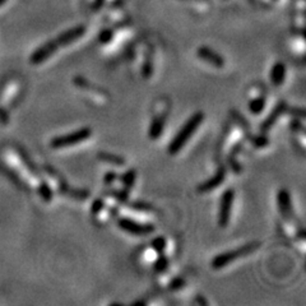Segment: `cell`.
I'll use <instances>...</instances> for the list:
<instances>
[{
  "instance_id": "cell-26",
  "label": "cell",
  "mask_w": 306,
  "mask_h": 306,
  "mask_svg": "<svg viewBox=\"0 0 306 306\" xmlns=\"http://www.w3.org/2000/svg\"><path fill=\"white\" fill-rule=\"evenodd\" d=\"M72 197L77 199H86L88 197V192H85V190H72Z\"/></svg>"
},
{
  "instance_id": "cell-13",
  "label": "cell",
  "mask_w": 306,
  "mask_h": 306,
  "mask_svg": "<svg viewBox=\"0 0 306 306\" xmlns=\"http://www.w3.org/2000/svg\"><path fill=\"white\" fill-rule=\"evenodd\" d=\"M165 129V116H154L150 125L148 135L151 139H158Z\"/></svg>"
},
{
  "instance_id": "cell-18",
  "label": "cell",
  "mask_w": 306,
  "mask_h": 306,
  "mask_svg": "<svg viewBox=\"0 0 306 306\" xmlns=\"http://www.w3.org/2000/svg\"><path fill=\"white\" fill-rule=\"evenodd\" d=\"M167 267H169V259L163 254H160L158 259L154 263V268H156L157 272H165L167 269Z\"/></svg>"
},
{
  "instance_id": "cell-22",
  "label": "cell",
  "mask_w": 306,
  "mask_h": 306,
  "mask_svg": "<svg viewBox=\"0 0 306 306\" xmlns=\"http://www.w3.org/2000/svg\"><path fill=\"white\" fill-rule=\"evenodd\" d=\"M40 193H41V197H43V198L45 199L46 202H49L50 199H52L51 189H50L49 186L46 185V184H43V186H41V189H40Z\"/></svg>"
},
{
  "instance_id": "cell-25",
  "label": "cell",
  "mask_w": 306,
  "mask_h": 306,
  "mask_svg": "<svg viewBox=\"0 0 306 306\" xmlns=\"http://www.w3.org/2000/svg\"><path fill=\"white\" fill-rule=\"evenodd\" d=\"M114 197L119 199L120 202H125L128 199V192L127 190H115Z\"/></svg>"
},
{
  "instance_id": "cell-21",
  "label": "cell",
  "mask_w": 306,
  "mask_h": 306,
  "mask_svg": "<svg viewBox=\"0 0 306 306\" xmlns=\"http://www.w3.org/2000/svg\"><path fill=\"white\" fill-rule=\"evenodd\" d=\"M104 207H105V203L102 202V199H96L91 207V212L93 213V215H98L100 212H102Z\"/></svg>"
},
{
  "instance_id": "cell-28",
  "label": "cell",
  "mask_w": 306,
  "mask_h": 306,
  "mask_svg": "<svg viewBox=\"0 0 306 306\" xmlns=\"http://www.w3.org/2000/svg\"><path fill=\"white\" fill-rule=\"evenodd\" d=\"M262 1H270V0H262Z\"/></svg>"
},
{
  "instance_id": "cell-17",
  "label": "cell",
  "mask_w": 306,
  "mask_h": 306,
  "mask_svg": "<svg viewBox=\"0 0 306 306\" xmlns=\"http://www.w3.org/2000/svg\"><path fill=\"white\" fill-rule=\"evenodd\" d=\"M112 40H114V31H112V29H104V31L100 33V36H98V41L101 44H104V45L110 44Z\"/></svg>"
},
{
  "instance_id": "cell-12",
  "label": "cell",
  "mask_w": 306,
  "mask_h": 306,
  "mask_svg": "<svg viewBox=\"0 0 306 306\" xmlns=\"http://www.w3.org/2000/svg\"><path fill=\"white\" fill-rule=\"evenodd\" d=\"M286 72L287 68L282 62L276 63L273 66H272V70H270V81L273 83V86H281L284 82L286 78Z\"/></svg>"
},
{
  "instance_id": "cell-20",
  "label": "cell",
  "mask_w": 306,
  "mask_h": 306,
  "mask_svg": "<svg viewBox=\"0 0 306 306\" xmlns=\"http://www.w3.org/2000/svg\"><path fill=\"white\" fill-rule=\"evenodd\" d=\"M268 138L265 135H257V137L253 138V144H254L257 148H262V147H265L268 144Z\"/></svg>"
},
{
  "instance_id": "cell-24",
  "label": "cell",
  "mask_w": 306,
  "mask_h": 306,
  "mask_svg": "<svg viewBox=\"0 0 306 306\" xmlns=\"http://www.w3.org/2000/svg\"><path fill=\"white\" fill-rule=\"evenodd\" d=\"M182 286H184V281H182L181 278H175V280H174L173 282L170 284L169 288L170 290L176 291V290H179V288H181Z\"/></svg>"
},
{
  "instance_id": "cell-15",
  "label": "cell",
  "mask_w": 306,
  "mask_h": 306,
  "mask_svg": "<svg viewBox=\"0 0 306 306\" xmlns=\"http://www.w3.org/2000/svg\"><path fill=\"white\" fill-rule=\"evenodd\" d=\"M98 158L105 162L110 163V165H115V166H123L125 165L124 158L116 156V154H112V153H106V152H100L98 153Z\"/></svg>"
},
{
  "instance_id": "cell-10",
  "label": "cell",
  "mask_w": 306,
  "mask_h": 306,
  "mask_svg": "<svg viewBox=\"0 0 306 306\" xmlns=\"http://www.w3.org/2000/svg\"><path fill=\"white\" fill-rule=\"evenodd\" d=\"M278 205H280V211L284 216V219H290L291 215H292V205H291V197L288 190H280V193H278Z\"/></svg>"
},
{
  "instance_id": "cell-2",
  "label": "cell",
  "mask_w": 306,
  "mask_h": 306,
  "mask_svg": "<svg viewBox=\"0 0 306 306\" xmlns=\"http://www.w3.org/2000/svg\"><path fill=\"white\" fill-rule=\"evenodd\" d=\"M259 245H261L259 242H249V244L244 245V246H240V248L238 249L222 253V254L217 255V257L212 261V268H215V269L225 268L226 265H228V264L232 263L234 261H238L240 258L251 254L253 251H255L259 248Z\"/></svg>"
},
{
  "instance_id": "cell-6",
  "label": "cell",
  "mask_w": 306,
  "mask_h": 306,
  "mask_svg": "<svg viewBox=\"0 0 306 306\" xmlns=\"http://www.w3.org/2000/svg\"><path fill=\"white\" fill-rule=\"evenodd\" d=\"M197 54H198L199 59H202L203 62L208 63L209 66H215V68H223V66H225V60H223V58H222L219 54H217L216 51H213L212 49L207 47V46L199 47Z\"/></svg>"
},
{
  "instance_id": "cell-16",
  "label": "cell",
  "mask_w": 306,
  "mask_h": 306,
  "mask_svg": "<svg viewBox=\"0 0 306 306\" xmlns=\"http://www.w3.org/2000/svg\"><path fill=\"white\" fill-rule=\"evenodd\" d=\"M152 249L156 251L157 254H163V251L166 249V240L161 236L154 238L152 240Z\"/></svg>"
},
{
  "instance_id": "cell-5",
  "label": "cell",
  "mask_w": 306,
  "mask_h": 306,
  "mask_svg": "<svg viewBox=\"0 0 306 306\" xmlns=\"http://www.w3.org/2000/svg\"><path fill=\"white\" fill-rule=\"evenodd\" d=\"M119 227L121 228V230H124V231L129 232V234H133V235H137V236H142V235H148L151 234V232L154 231V227L151 225H147V223H139V222L137 221H133V219H127V217H124V219H119Z\"/></svg>"
},
{
  "instance_id": "cell-1",
  "label": "cell",
  "mask_w": 306,
  "mask_h": 306,
  "mask_svg": "<svg viewBox=\"0 0 306 306\" xmlns=\"http://www.w3.org/2000/svg\"><path fill=\"white\" fill-rule=\"evenodd\" d=\"M204 120V114L198 111L196 114L190 117L189 120L186 121L185 124L182 125V128L179 131V133L176 134L175 138L171 140V143L169 146V153L170 154H176L179 153L182 147L185 146L186 142L190 139L193 134L196 133L197 129L200 127V124Z\"/></svg>"
},
{
  "instance_id": "cell-9",
  "label": "cell",
  "mask_w": 306,
  "mask_h": 306,
  "mask_svg": "<svg viewBox=\"0 0 306 306\" xmlns=\"http://www.w3.org/2000/svg\"><path fill=\"white\" fill-rule=\"evenodd\" d=\"M286 109H287L286 104H284V102H280V104L277 105V108L274 109V110L272 111V112H270L269 116H268L267 119H265V120H264L263 123H262L261 131H263V133H265V131H269L270 128H272L274 124H276V121H277L278 119H280L281 115L284 114V111H286Z\"/></svg>"
},
{
  "instance_id": "cell-11",
  "label": "cell",
  "mask_w": 306,
  "mask_h": 306,
  "mask_svg": "<svg viewBox=\"0 0 306 306\" xmlns=\"http://www.w3.org/2000/svg\"><path fill=\"white\" fill-rule=\"evenodd\" d=\"M58 46L59 45L56 41H50V43H47L46 45H44L41 49H39L35 54H33L32 63H35V64L43 63L45 59H47L50 55H52V54L56 51Z\"/></svg>"
},
{
  "instance_id": "cell-7",
  "label": "cell",
  "mask_w": 306,
  "mask_h": 306,
  "mask_svg": "<svg viewBox=\"0 0 306 306\" xmlns=\"http://www.w3.org/2000/svg\"><path fill=\"white\" fill-rule=\"evenodd\" d=\"M85 33H86L85 26L73 27V28L68 29V31H66L64 33H62V35H60L55 41L58 43L59 46L60 45L66 46V45H69V44L74 43V41H77L78 39H81Z\"/></svg>"
},
{
  "instance_id": "cell-23",
  "label": "cell",
  "mask_w": 306,
  "mask_h": 306,
  "mask_svg": "<svg viewBox=\"0 0 306 306\" xmlns=\"http://www.w3.org/2000/svg\"><path fill=\"white\" fill-rule=\"evenodd\" d=\"M123 0H93V8H101L102 5L105 4H117V3H121Z\"/></svg>"
},
{
  "instance_id": "cell-4",
  "label": "cell",
  "mask_w": 306,
  "mask_h": 306,
  "mask_svg": "<svg viewBox=\"0 0 306 306\" xmlns=\"http://www.w3.org/2000/svg\"><path fill=\"white\" fill-rule=\"evenodd\" d=\"M235 193L232 189H227L221 198L219 203V225L222 228H225L228 225L230 221V216H231L232 203H234Z\"/></svg>"
},
{
  "instance_id": "cell-14",
  "label": "cell",
  "mask_w": 306,
  "mask_h": 306,
  "mask_svg": "<svg viewBox=\"0 0 306 306\" xmlns=\"http://www.w3.org/2000/svg\"><path fill=\"white\" fill-rule=\"evenodd\" d=\"M264 109H265V98H264L263 96L253 98V100H250V102H249V110H250L251 114L254 115L262 114Z\"/></svg>"
},
{
  "instance_id": "cell-19",
  "label": "cell",
  "mask_w": 306,
  "mask_h": 306,
  "mask_svg": "<svg viewBox=\"0 0 306 306\" xmlns=\"http://www.w3.org/2000/svg\"><path fill=\"white\" fill-rule=\"evenodd\" d=\"M123 184H124L127 188H131L134 185V181H135V171L134 170H129L128 173L124 174L123 176Z\"/></svg>"
},
{
  "instance_id": "cell-3",
  "label": "cell",
  "mask_w": 306,
  "mask_h": 306,
  "mask_svg": "<svg viewBox=\"0 0 306 306\" xmlns=\"http://www.w3.org/2000/svg\"><path fill=\"white\" fill-rule=\"evenodd\" d=\"M92 135V131L89 128H82L79 131H75L66 135H60L51 140L52 148H66V147H73L87 140Z\"/></svg>"
},
{
  "instance_id": "cell-27",
  "label": "cell",
  "mask_w": 306,
  "mask_h": 306,
  "mask_svg": "<svg viewBox=\"0 0 306 306\" xmlns=\"http://www.w3.org/2000/svg\"><path fill=\"white\" fill-rule=\"evenodd\" d=\"M105 182H106V184H111V182H114L115 180H116V174L114 173V171H112V173H108L106 174V176H105Z\"/></svg>"
},
{
  "instance_id": "cell-8",
  "label": "cell",
  "mask_w": 306,
  "mask_h": 306,
  "mask_svg": "<svg viewBox=\"0 0 306 306\" xmlns=\"http://www.w3.org/2000/svg\"><path fill=\"white\" fill-rule=\"evenodd\" d=\"M225 179H226V169L223 166H221L219 169V171L215 174V176H212L211 179L207 180V181L203 182V184H200V185L198 186V190L200 193L212 192V190H215L216 188H219Z\"/></svg>"
}]
</instances>
